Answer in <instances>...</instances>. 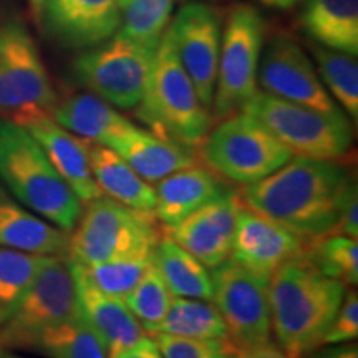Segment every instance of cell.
Segmentation results:
<instances>
[{
    "instance_id": "6da1fadb",
    "label": "cell",
    "mask_w": 358,
    "mask_h": 358,
    "mask_svg": "<svg viewBox=\"0 0 358 358\" xmlns=\"http://www.w3.org/2000/svg\"><path fill=\"white\" fill-rule=\"evenodd\" d=\"M355 189V173L347 163L294 155L267 178L237 187V198L250 211L315 239L330 234Z\"/></svg>"
},
{
    "instance_id": "7a4b0ae2",
    "label": "cell",
    "mask_w": 358,
    "mask_h": 358,
    "mask_svg": "<svg viewBox=\"0 0 358 358\" xmlns=\"http://www.w3.org/2000/svg\"><path fill=\"white\" fill-rule=\"evenodd\" d=\"M347 289L317 271L306 257L280 266L267 285L275 345L289 358H303L324 347Z\"/></svg>"
},
{
    "instance_id": "3957f363",
    "label": "cell",
    "mask_w": 358,
    "mask_h": 358,
    "mask_svg": "<svg viewBox=\"0 0 358 358\" xmlns=\"http://www.w3.org/2000/svg\"><path fill=\"white\" fill-rule=\"evenodd\" d=\"M0 181L22 206L70 232L83 204L24 127L0 120Z\"/></svg>"
},
{
    "instance_id": "277c9868",
    "label": "cell",
    "mask_w": 358,
    "mask_h": 358,
    "mask_svg": "<svg viewBox=\"0 0 358 358\" xmlns=\"http://www.w3.org/2000/svg\"><path fill=\"white\" fill-rule=\"evenodd\" d=\"M134 110L136 118L156 136L192 151L211 129L213 116L182 69L168 29L151 58L145 93Z\"/></svg>"
},
{
    "instance_id": "5b68a950",
    "label": "cell",
    "mask_w": 358,
    "mask_h": 358,
    "mask_svg": "<svg viewBox=\"0 0 358 358\" xmlns=\"http://www.w3.org/2000/svg\"><path fill=\"white\" fill-rule=\"evenodd\" d=\"M161 236L163 229L153 213L136 211L101 194L85 204L69 232L66 259L83 266L151 259Z\"/></svg>"
},
{
    "instance_id": "8992f818",
    "label": "cell",
    "mask_w": 358,
    "mask_h": 358,
    "mask_svg": "<svg viewBox=\"0 0 358 358\" xmlns=\"http://www.w3.org/2000/svg\"><path fill=\"white\" fill-rule=\"evenodd\" d=\"M196 156L227 185L243 187L277 171L294 155L252 116L237 111L209 129Z\"/></svg>"
},
{
    "instance_id": "52a82bcc",
    "label": "cell",
    "mask_w": 358,
    "mask_h": 358,
    "mask_svg": "<svg viewBox=\"0 0 358 358\" xmlns=\"http://www.w3.org/2000/svg\"><path fill=\"white\" fill-rule=\"evenodd\" d=\"M57 101L32 35L22 22H0V120L27 127L52 116Z\"/></svg>"
},
{
    "instance_id": "ba28073f",
    "label": "cell",
    "mask_w": 358,
    "mask_h": 358,
    "mask_svg": "<svg viewBox=\"0 0 358 358\" xmlns=\"http://www.w3.org/2000/svg\"><path fill=\"white\" fill-rule=\"evenodd\" d=\"M243 111L261 123L292 155L340 163L350 158L353 129L347 115H325L261 92Z\"/></svg>"
},
{
    "instance_id": "9c48e42d",
    "label": "cell",
    "mask_w": 358,
    "mask_h": 358,
    "mask_svg": "<svg viewBox=\"0 0 358 358\" xmlns=\"http://www.w3.org/2000/svg\"><path fill=\"white\" fill-rule=\"evenodd\" d=\"M153 50L116 32L71 62L75 83L120 110H134L145 93Z\"/></svg>"
},
{
    "instance_id": "30bf717a",
    "label": "cell",
    "mask_w": 358,
    "mask_h": 358,
    "mask_svg": "<svg viewBox=\"0 0 358 358\" xmlns=\"http://www.w3.org/2000/svg\"><path fill=\"white\" fill-rule=\"evenodd\" d=\"M80 312L69 259L50 257L8 320L0 327V352L34 350L48 329Z\"/></svg>"
},
{
    "instance_id": "8fae6325",
    "label": "cell",
    "mask_w": 358,
    "mask_h": 358,
    "mask_svg": "<svg viewBox=\"0 0 358 358\" xmlns=\"http://www.w3.org/2000/svg\"><path fill=\"white\" fill-rule=\"evenodd\" d=\"M264 43V20L249 3H239L227 15L221 37L217 78L213 98L214 118L243 111L257 93V71Z\"/></svg>"
},
{
    "instance_id": "7c38bea8",
    "label": "cell",
    "mask_w": 358,
    "mask_h": 358,
    "mask_svg": "<svg viewBox=\"0 0 358 358\" xmlns=\"http://www.w3.org/2000/svg\"><path fill=\"white\" fill-rule=\"evenodd\" d=\"M213 299L226 325L231 353L250 350L272 342L268 282L234 261L213 268Z\"/></svg>"
},
{
    "instance_id": "4fadbf2b",
    "label": "cell",
    "mask_w": 358,
    "mask_h": 358,
    "mask_svg": "<svg viewBox=\"0 0 358 358\" xmlns=\"http://www.w3.org/2000/svg\"><path fill=\"white\" fill-rule=\"evenodd\" d=\"M257 83L264 93L325 115H345L327 92L310 58L289 34H277L261 53Z\"/></svg>"
},
{
    "instance_id": "5bb4252c",
    "label": "cell",
    "mask_w": 358,
    "mask_h": 358,
    "mask_svg": "<svg viewBox=\"0 0 358 358\" xmlns=\"http://www.w3.org/2000/svg\"><path fill=\"white\" fill-rule=\"evenodd\" d=\"M168 30L201 103L211 110L221 52V19L217 12L204 3H187L174 17Z\"/></svg>"
},
{
    "instance_id": "9a60e30c",
    "label": "cell",
    "mask_w": 358,
    "mask_h": 358,
    "mask_svg": "<svg viewBox=\"0 0 358 358\" xmlns=\"http://www.w3.org/2000/svg\"><path fill=\"white\" fill-rule=\"evenodd\" d=\"M310 241L239 203L231 261L268 282L285 262L306 256Z\"/></svg>"
},
{
    "instance_id": "2e32d148",
    "label": "cell",
    "mask_w": 358,
    "mask_h": 358,
    "mask_svg": "<svg viewBox=\"0 0 358 358\" xmlns=\"http://www.w3.org/2000/svg\"><path fill=\"white\" fill-rule=\"evenodd\" d=\"M237 209L239 198L234 187L163 232L203 266L216 268L231 259Z\"/></svg>"
},
{
    "instance_id": "e0dca14e",
    "label": "cell",
    "mask_w": 358,
    "mask_h": 358,
    "mask_svg": "<svg viewBox=\"0 0 358 358\" xmlns=\"http://www.w3.org/2000/svg\"><path fill=\"white\" fill-rule=\"evenodd\" d=\"M47 32L70 48H90L118 32V0H45L42 12Z\"/></svg>"
},
{
    "instance_id": "ac0fdd59",
    "label": "cell",
    "mask_w": 358,
    "mask_h": 358,
    "mask_svg": "<svg viewBox=\"0 0 358 358\" xmlns=\"http://www.w3.org/2000/svg\"><path fill=\"white\" fill-rule=\"evenodd\" d=\"M24 128L42 146L53 168L75 192L80 203L87 204L100 198L101 191L90 168V141L62 128L53 122L52 116L40 118Z\"/></svg>"
},
{
    "instance_id": "d6986e66",
    "label": "cell",
    "mask_w": 358,
    "mask_h": 358,
    "mask_svg": "<svg viewBox=\"0 0 358 358\" xmlns=\"http://www.w3.org/2000/svg\"><path fill=\"white\" fill-rule=\"evenodd\" d=\"M232 189L234 186L222 181L211 169L196 163L156 182L153 214L166 229Z\"/></svg>"
},
{
    "instance_id": "ffe728a7",
    "label": "cell",
    "mask_w": 358,
    "mask_h": 358,
    "mask_svg": "<svg viewBox=\"0 0 358 358\" xmlns=\"http://www.w3.org/2000/svg\"><path fill=\"white\" fill-rule=\"evenodd\" d=\"M70 267L77 287L80 312L106 343L110 355L131 347L145 337L141 324L127 307L123 299L103 294L85 279L77 266L70 262Z\"/></svg>"
},
{
    "instance_id": "44dd1931",
    "label": "cell",
    "mask_w": 358,
    "mask_h": 358,
    "mask_svg": "<svg viewBox=\"0 0 358 358\" xmlns=\"http://www.w3.org/2000/svg\"><path fill=\"white\" fill-rule=\"evenodd\" d=\"M0 248L47 257H65L69 232L58 229L0 187Z\"/></svg>"
},
{
    "instance_id": "7402d4cb",
    "label": "cell",
    "mask_w": 358,
    "mask_h": 358,
    "mask_svg": "<svg viewBox=\"0 0 358 358\" xmlns=\"http://www.w3.org/2000/svg\"><path fill=\"white\" fill-rule=\"evenodd\" d=\"M116 151L148 182L198 163L196 151L134 127L106 145Z\"/></svg>"
},
{
    "instance_id": "603a6c76",
    "label": "cell",
    "mask_w": 358,
    "mask_h": 358,
    "mask_svg": "<svg viewBox=\"0 0 358 358\" xmlns=\"http://www.w3.org/2000/svg\"><path fill=\"white\" fill-rule=\"evenodd\" d=\"M52 120L83 140L105 146L136 127L110 103L90 92L58 100L52 110Z\"/></svg>"
},
{
    "instance_id": "cb8c5ba5",
    "label": "cell",
    "mask_w": 358,
    "mask_h": 358,
    "mask_svg": "<svg viewBox=\"0 0 358 358\" xmlns=\"http://www.w3.org/2000/svg\"><path fill=\"white\" fill-rule=\"evenodd\" d=\"M90 168L101 194L116 203L143 213H153L156 204L155 187L145 181L111 148L92 143L88 145Z\"/></svg>"
},
{
    "instance_id": "d4e9b609",
    "label": "cell",
    "mask_w": 358,
    "mask_h": 358,
    "mask_svg": "<svg viewBox=\"0 0 358 358\" xmlns=\"http://www.w3.org/2000/svg\"><path fill=\"white\" fill-rule=\"evenodd\" d=\"M301 25L322 47L358 53V0H307Z\"/></svg>"
},
{
    "instance_id": "484cf974",
    "label": "cell",
    "mask_w": 358,
    "mask_h": 358,
    "mask_svg": "<svg viewBox=\"0 0 358 358\" xmlns=\"http://www.w3.org/2000/svg\"><path fill=\"white\" fill-rule=\"evenodd\" d=\"M151 264L166 282L169 292L174 297L199 299V301L211 302V272L187 250L169 239L164 232L156 244Z\"/></svg>"
},
{
    "instance_id": "4316f807",
    "label": "cell",
    "mask_w": 358,
    "mask_h": 358,
    "mask_svg": "<svg viewBox=\"0 0 358 358\" xmlns=\"http://www.w3.org/2000/svg\"><path fill=\"white\" fill-rule=\"evenodd\" d=\"M164 334L182 338L226 340V325L209 301L173 297L164 319L146 335Z\"/></svg>"
},
{
    "instance_id": "83f0119b",
    "label": "cell",
    "mask_w": 358,
    "mask_h": 358,
    "mask_svg": "<svg viewBox=\"0 0 358 358\" xmlns=\"http://www.w3.org/2000/svg\"><path fill=\"white\" fill-rule=\"evenodd\" d=\"M47 358H110V352L83 313L48 329L34 347Z\"/></svg>"
},
{
    "instance_id": "f1b7e54d",
    "label": "cell",
    "mask_w": 358,
    "mask_h": 358,
    "mask_svg": "<svg viewBox=\"0 0 358 358\" xmlns=\"http://www.w3.org/2000/svg\"><path fill=\"white\" fill-rule=\"evenodd\" d=\"M48 259L50 257L0 248V327L19 307Z\"/></svg>"
},
{
    "instance_id": "f546056e",
    "label": "cell",
    "mask_w": 358,
    "mask_h": 358,
    "mask_svg": "<svg viewBox=\"0 0 358 358\" xmlns=\"http://www.w3.org/2000/svg\"><path fill=\"white\" fill-rule=\"evenodd\" d=\"M317 73L324 87L332 93L335 103H340L350 118H358V65L357 57L313 45Z\"/></svg>"
},
{
    "instance_id": "4dcf8cb0",
    "label": "cell",
    "mask_w": 358,
    "mask_h": 358,
    "mask_svg": "<svg viewBox=\"0 0 358 358\" xmlns=\"http://www.w3.org/2000/svg\"><path fill=\"white\" fill-rule=\"evenodd\" d=\"M317 271L342 282L347 287L358 284V244L347 236L329 234L310 241L306 256Z\"/></svg>"
},
{
    "instance_id": "1f68e13d",
    "label": "cell",
    "mask_w": 358,
    "mask_h": 358,
    "mask_svg": "<svg viewBox=\"0 0 358 358\" xmlns=\"http://www.w3.org/2000/svg\"><path fill=\"white\" fill-rule=\"evenodd\" d=\"M173 6L174 0H129L123 7L118 34L155 52L168 29Z\"/></svg>"
},
{
    "instance_id": "d6a6232c",
    "label": "cell",
    "mask_w": 358,
    "mask_h": 358,
    "mask_svg": "<svg viewBox=\"0 0 358 358\" xmlns=\"http://www.w3.org/2000/svg\"><path fill=\"white\" fill-rule=\"evenodd\" d=\"M171 299L173 294L169 292L166 282L151 264L141 280L134 285V289L123 301L141 324L145 334H148L164 319L171 306Z\"/></svg>"
},
{
    "instance_id": "836d02e7",
    "label": "cell",
    "mask_w": 358,
    "mask_h": 358,
    "mask_svg": "<svg viewBox=\"0 0 358 358\" xmlns=\"http://www.w3.org/2000/svg\"><path fill=\"white\" fill-rule=\"evenodd\" d=\"M71 264L78 267V271L93 287L111 297L124 299L145 275L148 267L151 266V259H128V261H110L87 264V266L78 262Z\"/></svg>"
},
{
    "instance_id": "e575fe53",
    "label": "cell",
    "mask_w": 358,
    "mask_h": 358,
    "mask_svg": "<svg viewBox=\"0 0 358 358\" xmlns=\"http://www.w3.org/2000/svg\"><path fill=\"white\" fill-rule=\"evenodd\" d=\"M163 358H229L232 353L224 340L182 338L173 335H150Z\"/></svg>"
},
{
    "instance_id": "d590c367",
    "label": "cell",
    "mask_w": 358,
    "mask_h": 358,
    "mask_svg": "<svg viewBox=\"0 0 358 358\" xmlns=\"http://www.w3.org/2000/svg\"><path fill=\"white\" fill-rule=\"evenodd\" d=\"M358 337V295L355 289H347L342 306L325 335L324 345L355 342Z\"/></svg>"
},
{
    "instance_id": "8d00e7d4",
    "label": "cell",
    "mask_w": 358,
    "mask_h": 358,
    "mask_svg": "<svg viewBox=\"0 0 358 358\" xmlns=\"http://www.w3.org/2000/svg\"><path fill=\"white\" fill-rule=\"evenodd\" d=\"M330 234L337 236H347L352 239L358 237V191L355 189L348 196V199L343 204L342 213L335 222L334 229L330 231ZM329 236V234H327Z\"/></svg>"
},
{
    "instance_id": "74e56055",
    "label": "cell",
    "mask_w": 358,
    "mask_h": 358,
    "mask_svg": "<svg viewBox=\"0 0 358 358\" xmlns=\"http://www.w3.org/2000/svg\"><path fill=\"white\" fill-rule=\"evenodd\" d=\"M110 358H163L161 355L158 345L155 343V340L150 335H145L141 340H138L136 343H133L131 347L123 348V350L111 353Z\"/></svg>"
},
{
    "instance_id": "f35d334b",
    "label": "cell",
    "mask_w": 358,
    "mask_h": 358,
    "mask_svg": "<svg viewBox=\"0 0 358 358\" xmlns=\"http://www.w3.org/2000/svg\"><path fill=\"white\" fill-rule=\"evenodd\" d=\"M303 358H358L357 343H335V345H324L315 348Z\"/></svg>"
},
{
    "instance_id": "ab89813d",
    "label": "cell",
    "mask_w": 358,
    "mask_h": 358,
    "mask_svg": "<svg viewBox=\"0 0 358 358\" xmlns=\"http://www.w3.org/2000/svg\"><path fill=\"white\" fill-rule=\"evenodd\" d=\"M229 358H289L284 352L280 350L275 343H267V345H261L250 350L232 353Z\"/></svg>"
},
{
    "instance_id": "60d3db41",
    "label": "cell",
    "mask_w": 358,
    "mask_h": 358,
    "mask_svg": "<svg viewBox=\"0 0 358 358\" xmlns=\"http://www.w3.org/2000/svg\"><path fill=\"white\" fill-rule=\"evenodd\" d=\"M259 2L264 3L266 7H271V8H282V10H285V8H292L297 6V3L303 2V0H259Z\"/></svg>"
},
{
    "instance_id": "b9f144b4",
    "label": "cell",
    "mask_w": 358,
    "mask_h": 358,
    "mask_svg": "<svg viewBox=\"0 0 358 358\" xmlns=\"http://www.w3.org/2000/svg\"><path fill=\"white\" fill-rule=\"evenodd\" d=\"M43 2L45 0H30V3H32V7H34V12L37 13V15H40V12H42Z\"/></svg>"
},
{
    "instance_id": "7bdbcfd3",
    "label": "cell",
    "mask_w": 358,
    "mask_h": 358,
    "mask_svg": "<svg viewBox=\"0 0 358 358\" xmlns=\"http://www.w3.org/2000/svg\"><path fill=\"white\" fill-rule=\"evenodd\" d=\"M0 358H24V357L17 355V353L13 352H0Z\"/></svg>"
},
{
    "instance_id": "ee69618b",
    "label": "cell",
    "mask_w": 358,
    "mask_h": 358,
    "mask_svg": "<svg viewBox=\"0 0 358 358\" xmlns=\"http://www.w3.org/2000/svg\"><path fill=\"white\" fill-rule=\"evenodd\" d=\"M129 2V0H118V3H120V7H124V6H127V3Z\"/></svg>"
}]
</instances>
